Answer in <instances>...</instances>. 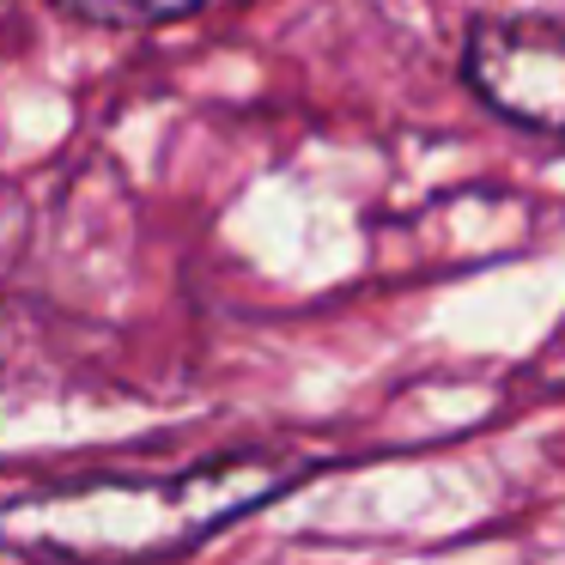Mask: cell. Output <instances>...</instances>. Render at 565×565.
<instances>
[{"mask_svg":"<svg viewBox=\"0 0 565 565\" xmlns=\"http://www.w3.org/2000/svg\"><path fill=\"white\" fill-rule=\"evenodd\" d=\"M462 74L499 116L565 135V19H487L462 50Z\"/></svg>","mask_w":565,"mask_h":565,"instance_id":"cell-1","label":"cell"},{"mask_svg":"<svg viewBox=\"0 0 565 565\" xmlns=\"http://www.w3.org/2000/svg\"><path fill=\"white\" fill-rule=\"evenodd\" d=\"M62 7L92 19H171V13H189V7H207V0H62Z\"/></svg>","mask_w":565,"mask_h":565,"instance_id":"cell-2","label":"cell"}]
</instances>
